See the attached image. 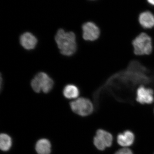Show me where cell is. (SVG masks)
Returning <instances> with one entry per match:
<instances>
[{
  "mask_svg": "<svg viewBox=\"0 0 154 154\" xmlns=\"http://www.w3.org/2000/svg\"><path fill=\"white\" fill-rule=\"evenodd\" d=\"M54 38L62 55L71 57L76 52V37L72 31H66L62 28H60L56 33Z\"/></svg>",
  "mask_w": 154,
  "mask_h": 154,
  "instance_id": "cell-1",
  "label": "cell"
},
{
  "mask_svg": "<svg viewBox=\"0 0 154 154\" xmlns=\"http://www.w3.org/2000/svg\"><path fill=\"white\" fill-rule=\"evenodd\" d=\"M133 51L137 56H147L151 54L153 51L152 37L146 33L138 34L131 42Z\"/></svg>",
  "mask_w": 154,
  "mask_h": 154,
  "instance_id": "cell-2",
  "label": "cell"
},
{
  "mask_svg": "<svg viewBox=\"0 0 154 154\" xmlns=\"http://www.w3.org/2000/svg\"><path fill=\"white\" fill-rule=\"evenodd\" d=\"M53 80L45 72L37 73L31 80L30 85L36 93L42 92L44 94L50 93L54 86Z\"/></svg>",
  "mask_w": 154,
  "mask_h": 154,
  "instance_id": "cell-3",
  "label": "cell"
},
{
  "mask_svg": "<svg viewBox=\"0 0 154 154\" xmlns=\"http://www.w3.org/2000/svg\"><path fill=\"white\" fill-rule=\"evenodd\" d=\"M72 111L81 116H87L93 113L94 106L90 100L84 97L78 98L70 102Z\"/></svg>",
  "mask_w": 154,
  "mask_h": 154,
  "instance_id": "cell-4",
  "label": "cell"
},
{
  "mask_svg": "<svg viewBox=\"0 0 154 154\" xmlns=\"http://www.w3.org/2000/svg\"><path fill=\"white\" fill-rule=\"evenodd\" d=\"M113 141V136L111 134L104 130L99 129L94 137V143L98 149L103 151L106 148L111 146Z\"/></svg>",
  "mask_w": 154,
  "mask_h": 154,
  "instance_id": "cell-5",
  "label": "cell"
},
{
  "mask_svg": "<svg viewBox=\"0 0 154 154\" xmlns=\"http://www.w3.org/2000/svg\"><path fill=\"white\" fill-rule=\"evenodd\" d=\"M82 30L83 38L85 41H96L101 35L99 27L93 22H88L84 23L82 26Z\"/></svg>",
  "mask_w": 154,
  "mask_h": 154,
  "instance_id": "cell-6",
  "label": "cell"
},
{
  "mask_svg": "<svg viewBox=\"0 0 154 154\" xmlns=\"http://www.w3.org/2000/svg\"><path fill=\"white\" fill-rule=\"evenodd\" d=\"M136 94V100L141 104H151L154 102V91L152 88L140 85L137 89Z\"/></svg>",
  "mask_w": 154,
  "mask_h": 154,
  "instance_id": "cell-7",
  "label": "cell"
},
{
  "mask_svg": "<svg viewBox=\"0 0 154 154\" xmlns=\"http://www.w3.org/2000/svg\"><path fill=\"white\" fill-rule=\"evenodd\" d=\"M19 42L21 46L27 50H32L35 49L37 43L38 39L30 32H25L20 35Z\"/></svg>",
  "mask_w": 154,
  "mask_h": 154,
  "instance_id": "cell-8",
  "label": "cell"
},
{
  "mask_svg": "<svg viewBox=\"0 0 154 154\" xmlns=\"http://www.w3.org/2000/svg\"><path fill=\"white\" fill-rule=\"evenodd\" d=\"M117 140L119 144L122 146H129L132 145L134 142V134L130 131H125L118 134Z\"/></svg>",
  "mask_w": 154,
  "mask_h": 154,
  "instance_id": "cell-9",
  "label": "cell"
},
{
  "mask_svg": "<svg viewBox=\"0 0 154 154\" xmlns=\"http://www.w3.org/2000/svg\"><path fill=\"white\" fill-rule=\"evenodd\" d=\"M139 22L145 29H151L154 27V16L149 11L141 13L139 17Z\"/></svg>",
  "mask_w": 154,
  "mask_h": 154,
  "instance_id": "cell-10",
  "label": "cell"
},
{
  "mask_svg": "<svg viewBox=\"0 0 154 154\" xmlns=\"http://www.w3.org/2000/svg\"><path fill=\"white\" fill-rule=\"evenodd\" d=\"M35 150L38 154H50L51 152V143L47 139H40L36 143Z\"/></svg>",
  "mask_w": 154,
  "mask_h": 154,
  "instance_id": "cell-11",
  "label": "cell"
},
{
  "mask_svg": "<svg viewBox=\"0 0 154 154\" xmlns=\"http://www.w3.org/2000/svg\"><path fill=\"white\" fill-rule=\"evenodd\" d=\"M63 94L67 99H75L79 96V89L74 85L69 84L63 88Z\"/></svg>",
  "mask_w": 154,
  "mask_h": 154,
  "instance_id": "cell-12",
  "label": "cell"
},
{
  "mask_svg": "<svg viewBox=\"0 0 154 154\" xmlns=\"http://www.w3.org/2000/svg\"><path fill=\"white\" fill-rule=\"evenodd\" d=\"M12 146V138L6 134H1L0 137V148L3 152H8Z\"/></svg>",
  "mask_w": 154,
  "mask_h": 154,
  "instance_id": "cell-13",
  "label": "cell"
},
{
  "mask_svg": "<svg viewBox=\"0 0 154 154\" xmlns=\"http://www.w3.org/2000/svg\"><path fill=\"white\" fill-rule=\"evenodd\" d=\"M114 154H134L132 151L128 148L120 149L117 151Z\"/></svg>",
  "mask_w": 154,
  "mask_h": 154,
  "instance_id": "cell-14",
  "label": "cell"
},
{
  "mask_svg": "<svg viewBox=\"0 0 154 154\" xmlns=\"http://www.w3.org/2000/svg\"><path fill=\"white\" fill-rule=\"evenodd\" d=\"M3 78L2 77V75H1V90L2 91V83H3Z\"/></svg>",
  "mask_w": 154,
  "mask_h": 154,
  "instance_id": "cell-15",
  "label": "cell"
},
{
  "mask_svg": "<svg viewBox=\"0 0 154 154\" xmlns=\"http://www.w3.org/2000/svg\"><path fill=\"white\" fill-rule=\"evenodd\" d=\"M147 1L151 5H154V0H147Z\"/></svg>",
  "mask_w": 154,
  "mask_h": 154,
  "instance_id": "cell-16",
  "label": "cell"
}]
</instances>
